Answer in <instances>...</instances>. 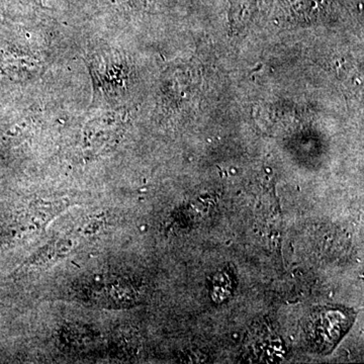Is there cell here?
Instances as JSON below:
<instances>
[{
  "label": "cell",
  "mask_w": 364,
  "mask_h": 364,
  "mask_svg": "<svg viewBox=\"0 0 364 364\" xmlns=\"http://www.w3.org/2000/svg\"><path fill=\"white\" fill-rule=\"evenodd\" d=\"M95 337L93 332L85 327L69 326L62 331L61 341L68 348L76 350V349H83L85 347L90 346Z\"/></svg>",
  "instance_id": "3957f363"
},
{
  "label": "cell",
  "mask_w": 364,
  "mask_h": 364,
  "mask_svg": "<svg viewBox=\"0 0 364 364\" xmlns=\"http://www.w3.org/2000/svg\"><path fill=\"white\" fill-rule=\"evenodd\" d=\"M90 69L93 82V91L100 100L114 102L117 100L124 80V64L114 53L93 55Z\"/></svg>",
  "instance_id": "7a4b0ae2"
},
{
  "label": "cell",
  "mask_w": 364,
  "mask_h": 364,
  "mask_svg": "<svg viewBox=\"0 0 364 364\" xmlns=\"http://www.w3.org/2000/svg\"><path fill=\"white\" fill-rule=\"evenodd\" d=\"M79 294L83 299L109 309L124 308L136 299V291L129 280L117 275H95L82 282Z\"/></svg>",
  "instance_id": "6da1fadb"
}]
</instances>
